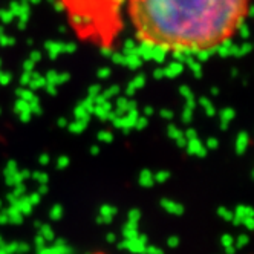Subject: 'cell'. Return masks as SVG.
<instances>
[{"instance_id":"obj_1","label":"cell","mask_w":254,"mask_h":254,"mask_svg":"<svg viewBox=\"0 0 254 254\" xmlns=\"http://www.w3.org/2000/svg\"><path fill=\"white\" fill-rule=\"evenodd\" d=\"M251 0H127L136 39L173 54L210 52L244 26Z\"/></svg>"},{"instance_id":"obj_2","label":"cell","mask_w":254,"mask_h":254,"mask_svg":"<svg viewBox=\"0 0 254 254\" xmlns=\"http://www.w3.org/2000/svg\"><path fill=\"white\" fill-rule=\"evenodd\" d=\"M92 254H104V253H92Z\"/></svg>"}]
</instances>
